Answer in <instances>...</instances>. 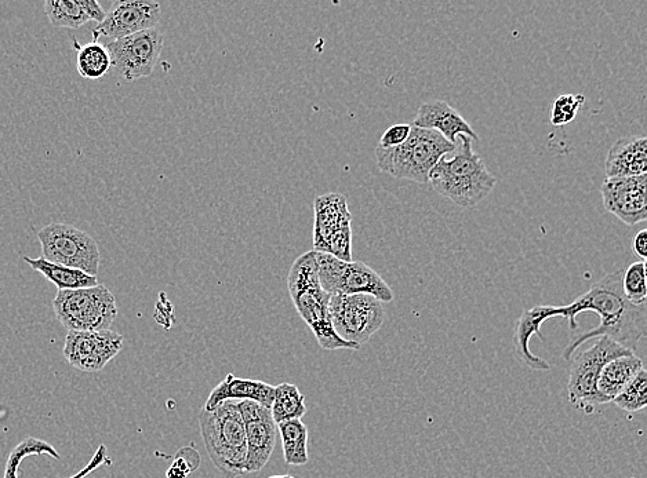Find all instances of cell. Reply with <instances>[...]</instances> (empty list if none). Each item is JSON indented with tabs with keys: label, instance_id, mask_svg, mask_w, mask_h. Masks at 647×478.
Segmentation results:
<instances>
[{
	"label": "cell",
	"instance_id": "obj_30",
	"mask_svg": "<svg viewBox=\"0 0 647 478\" xmlns=\"http://www.w3.org/2000/svg\"><path fill=\"white\" fill-rule=\"evenodd\" d=\"M584 102L585 97L581 94H563L556 98L552 108V126L561 127L572 123Z\"/></svg>",
	"mask_w": 647,
	"mask_h": 478
},
{
	"label": "cell",
	"instance_id": "obj_29",
	"mask_svg": "<svg viewBox=\"0 0 647 478\" xmlns=\"http://www.w3.org/2000/svg\"><path fill=\"white\" fill-rule=\"evenodd\" d=\"M620 410L627 412H639L646 408L647 404V371L642 370L623 390L619 396L612 401Z\"/></svg>",
	"mask_w": 647,
	"mask_h": 478
},
{
	"label": "cell",
	"instance_id": "obj_1",
	"mask_svg": "<svg viewBox=\"0 0 647 478\" xmlns=\"http://www.w3.org/2000/svg\"><path fill=\"white\" fill-rule=\"evenodd\" d=\"M623 270L609 273L570 305L561 306V317L569 321L570 331L579 328L576 317L583 312H594L601 319L598 327L577 335L563 350V359L570 361L585 342L607 337L632 350L646 335L647 312L645 306H635L625 299L621 288Z\"/></svg>",
	"mask_w": 647,
	"mask_h": 478
},
{
	"label": "cell",
	"instance_id": "obj_11",
	"mask_svg": "<svg viewBox=\"0 0 647 478\" xmlns=\"http://www.w3.org/2000/svg\"><path fill=\"white\" fill-rule=\"evenodd\" d=\"M314 251L352 261V215L341 193H326L314 202Z\"/></svg>",
	"mask_w": 647,
	"mask_h": 478
},
{
	"label": "cell",
	"instance_id": "obj_21",
	"mask_svg": "<svg viewBox=\"0 0 647 478\" xmlns=\"http://www.w3.org/2000/svg\"><path fill=\"white\" fill-rule=\"evenodd\" d=\"M31 455H49L54 459L61 458L56 448L47 443V441L35 439V437H28V439L21 441V443L14 448L9 458H7L3 478H18V467H20L21 462H23L27 456ZM107 462V447H105V445H100V447L97 448L96 454H94L93 458L90 459V462L87 463L85 469H82L81 472L76 473L75 476L69 478H85L90 476L94 470H97L98 467L105 465Z\"/></svg>",
	"mask_w": 647,
	"mask_h": 478
},
{
	"label": "cell",
	"instance_id": "obj_14",
	"mask_svg": "<svg viewBox=\"0 0 647 478\" xmlns=\"http://www.w3.org/2000/svg\"><path fill=\"white\" fill-rule=\"evenodd\" d=\"M161 16V5L152 0L115 2L109 12L105 13L103 23L94 28V42H98L100 36L116 40L154 29L161 21Z\"/></svg>",
	"mask_w": 647,
	"mask_h": 478
},
{
	"label": "cell",
	"instance_id": "obj_2",
	"mask_svg": "<svg viewBox=\"0 0 647 478\" xmlns=\"http://www.w3.org/2000/svg\"><path fill=\"white\" fill-rule=\"evenodd\" d=\"M453 155L443 156L428 178L439 195L452 200L457 206L470 209L492 193L496 178L486 169L481 156L472 149L471 138L459 135Z\"/></svg>",
	"mask_w": 647,
	"mask_h": 478
},
{
	"label": "cell",
	"instance_id": "obj_17",
	"mask_svg": "<svg viewBox=\"0 0 647 478\" xmlns=\"http://www.w3.org/2000/svg\"><path fill=\"white\" fill-rule=\"evenodd\" d=\"M558 316H561V306L541 305L525 310L519 317L514 332V355L523 366L533 371L550 370L548 361L530 352L529 342L534 334L539 335L541 341H545L544 335L540 332L541 326L544 321Z\"/></svg>",
	"mask_w": 647,
	"mask_h": 478
},
{
	"label": "cell",
	"instance_id": "obj_27",
	"mask_svg": "<svg viewBox=\"0 0 647 478\" xmlns=\"http://www.w3.org/2000/svg\"><path fill=\"white\" fill-rule=\"evenodd\" d=\"M43 9L57 28H81L90 21L82 0H46Z\"/></svg>",
	"mask_w": 647,
	"mask_h": 478
},
{
	"label": "cell",
	"instance_id": "obj_5",
	"mask_svg": "<svg viewBox=\"0 0 647 478\" xmlns=\"http://www.w3.org/2000/svg\"><path fill=\"white\" fill-rule=\"evenodd\" d=\"M456 149L438 131L412 126L405 144L396 148H376L378 169L399 180L428 184L432 169Z\"/></svg>",
	"mask_w": 647,
	"mask_h": 478
},
{
	"label": "cell",
	"instance_id": "obj_12",
	"mask_svg": "<svg viewBox=\"0 0 647 478\" xmlns=\"http://www.w3.org/2000/svg\"><path fill=\"white\" fill-rule=\"evenodd\" d=\"M112 68L125 82H136L154 72L161 58L163 35L158 28L138 32L126 38L109 40L107 45Z\"/></svg>",
	"mask_w": 647,
	"mask_h": 478
},
{
	"label": "cell",
	"instance_id": "obj_9",
	"mask_svg": "<svg viewBox=\"0 0 647 478\" xmlns=\"http://www.w3.org/2000/svg\"><path fill=\"white\" fill-rule=\"evenodd\" d=\"M632 350L624 348L607 337L598 338L591 348L584 350L577 356H573L570 364L569 383H567V394L569 403L577 410L595 407L602 404L599 397L598 385L599 375L609 361L617 357L631 355Z\"/></svg>",
	"mask_w": 647,
	"mask_h": 478
},
{
	"label": "cell",
	"instance_id": "obj_4",
	"mask_svg": "<svg viewBox=\"0 0 647 478\" xmlns=\"http://www.w3.org/2000/svg\"><path fill=\"white\" fill-rule=\"evenodd\" d=\"M199 426L213 465L227 478L246 474V430L239 401H224L212 411L202 410Z\"/></svg>",
	"mask_w": 647,
	"mask_h": 478
},
{
	"label": "cell",
	"instance_id": "obj_3",
	"mask_svg": "<svg viewBox=\"0 0 647 478\" xmlns=\"http://www.w3.org/2000/svg\"><path fill=\"white\" fill-rule=\"evenodd\" d=\"M287 288L298 315L314 332L319 346L325 350H358L361 346L344 341L336 334L330 320V297L323 291L318 276L315 251H308L294 261L287 276Z\"/></svg>",
	"mask_w": 647,
	"mask_h": 478
},
{
	"label": "cell",
	"instance_id": "obj_20",
	"mask_svg": "<svg viewBox=\"0 0 647 478\" xmlns=\"http://www.w3.org/2000/svg\"><path fill=\"white\" fill-rule=\"evenodd\" d=\"M275 386L257 379L236 378L234 374H228L223 382L218 383L210 393L203 410L212 411L218 404L224 401H254L271 408L274 401Z\"/></svg>",
	"mask_w": 647,
	"mask_h": 478
},
{
	"label": "cell",
	"instance_id": "obj_32",
	"mask_svg": "<svg viewBox=\"0 0 647 478\" xmlns=\"http://www.w3.org/2000/svg\"><path fill=\"white\" fill-rule=\"evenodd\" d=\"M632 251H634V254L636 257H639L642 259V261H645L647 257V231L646 229H642V231L636 232V235L632 237V243H631Z\"/></svg>",
	"mask_w": 647,
	"mask_h": 478
},
{
	"label": "cell",
	"instance_id": "obj_26",
	"mask_svg": "<svg viewBox=\"0 0 647 478\" xmlns=\"http://www.w3.org/2000/svg\"><path fill=\"white\" fill-rule=\"evenodd\" d=\"M78 47V57H76V68L82 78L89 80H98L104 78L112 68L111 56H109L107 47L98 42H90L87 45Z\"/></svg>",
	"mask_w": 647,
	"mask_h": 478
},
{
	"label": "cell",
	"instance_id": "obj_16",
	"mask_svg": "<svg viewBox=\"0 0 647 478\" xmlns=\"http://www.w3.org/2000/svg\"><path fill=\"white\" fill-rule=\"evenodd\" d=\"M647 174L636 177L609 178L603 182L605 209L625 225H638L647 220Z\"/></svg>",
	"mask_w": 647,
	"mask_h": 478
},
{
	"label": "cell",
	"instance_id": "obj_19",
	"mask_svg": "<svg viewBox=\"0 0 647 478\" xmlns=\"http://www.w3.org/2000/svg\"><path fill=\"white\" fill-rule=\"evenodd\" d=\"M605 173L607 180L647 174L645 135H630L614 142L613 147L607 152Z\"/></svg>",
	"mask_w": 647,
	"mask_h": 478
},
{
	"label": "cell",
	"instance_id": "obj_33",
	"mask_svg": "<svg viewBox=\"0 0 647 478\" xmlns=\"http://www.w3.org/2000/svg\"><path fill=\"white\" fill-rule=\"evenodd\" d=\"M167 478H187L188 474L181 472L180 469H177V467H170L169 470H167L166 473Z\"/></svg>",
	"mask_w": 647,
	"mask_h": 478
},
{
	"label": "cell",
	"instance_id": "obj_24",
	"mask_svg": "<svg viewBox=\"0 0 647 478\" xmlns=\"http://www.w3.org/2000/svg\"><path fill=\"white\" fill-rule=\"evenodd\" d=\"M278 432L281 434L283 458L290 466L307 465L308 455V428L301 419H293L279 423Z\"/></svg>",
	"mask_w": 647,
	"mask_h": 478
},
{
	"label": "cell",
	"instance_id": "obj_13",
	"mask_svg": "<svg viewBox=\"0 0 647 478\" xmlns=\"http://www.w3.org/2000/svg\"><path fill=\"white\" fill-rule=\"evenodd\" d=\"M125 344L115 331H68L65 337L64 357L76 370L98 372L121 353Z\"/></svg>",
	"mask_w": 647,
	"mask_h": 478
},
{
	"label": "cell",
	"instance_id": "obj_22",
	"mask_svg": "<svg viewBox=\"0 0 647 478\" xmlns=\"http://www.w3.org/2000/svg\"><path fill=\"white\" fill-rule=\"evenodd\" d=\"M642 370H645V364L635 353L609 361L603 367L598 385H596L602 404L612 403L619 396L621 390Z\"/></svg>",
	"mask_w": 647,
	"mask_h": 478
},
{
	"label": "cell",
	"instance_id": "obj_6",
	"mask_svg": "<svg viewBox=\"0 0 647 478\" xmlns=\"http://www.w3.org/2000/svg\"><path fill=\"white\" fill-rule=\"evenodd\" d=\"M53 309L67 331H108L118 317L116 298L104 284L57 291Z\"/></svg>",
	"mask_w": 647,
	"mask_h": 478
},
{
	"label": "cell",
	"instance_id": "obj_8",
	"mask_svg": "<svg viewBox=\"0 0 647 478\" xmlns=\"http://www.w3.org/2000/svg\"><path fill=\"white\" fill-rule=\"evenodd\" d=\"M42 257L53 264L82 270L90 276L100 270V248L92 236L68 224L53 222L38 233Z\"/></svg>",
	"mask_w": 647,
	"mask_h": 478
},
{
	"label": "cell",
	"instance_id": "obj_34",
	"mask_svg": "<svg viewBox=\"0 0 647 478\" xmlns=\"http://www.w3.org/2000/svg\"><path fill=\"white\" fill-rule=\"evenodd\" d=\"M268 478H294V477H292V476H272V477H268Z\"/></svg>",
	"mask_w": 647,
	"mask_h": 478
},
{
	"label": "cell",
	"instance_id": "obj_31",
	"mask_svg": "<svg viewBox=\"0 0 647 478\" xmlns=\"http://www.w3.org/2000/svg\"><path fill=\"white\" fill-rule=\"evenodd\" d=\"M410 130H412V126H410V124H394V126H391L390 129L385 131L383 137L380 138V144H378V147L390 149L405 144L407 138H409Z\"/></svg>",
	"mask_w": 647,
	"mask_h": 478
},
{
	"label": "cell",
	"instance_id": "obj_25",
	"mask_svg": "<svg viewBox=\"0 0 647 478\" xmlns=\"http://www.w3.org/2000/svg\"><path fill=\"white\" fill-rule=\"evenodd\" d=\"M271 414L276 425L303 418L307 414L304 394L293 383H281L275 386Z\"/></svg>",
	"mask_w": 647,
	"mask_h": 478
},
{
	"label": "cell",
	"instance_id": "obj_23",
	"mask_svg": "<svg viewBox=\"0 0 647 478\" xmlns=\"http://www.w3.org/2000/svg\"><path fill=\"white\" fill-rule=\"evenodd\" d=\"M24 261L36 272L46 277L49 282H52L58 288V291L79 290V288L94 287L98 284L96 276L87 275L82 270L53 264V262L46 261L43 258L24 257Z\"/></svg>",
	"mask_w": 647,
	"mask_h": 478
},
{
	"label": "cell",
	"instance_id": "obj_28",
	"mask_svg": "<svg viewBox=\"0 0 647 478\" xmlns=\"http://www.w3.org/2000/svg\"><path fill=\"white\" fill-rule=\"evenodd\" d=\"M621 288L623 294L630 304L645 306L647 299L646 287V262L636 261L623 270L621 277Z\"/></svg>",
	"mask_w": 647,
	"mask_h": 478
},
{
	"label": "cell",
	"instance_id": "obj_18",
	"mask_svg": "<svg viewBox=\"0 0 647 478\" xmlns=\"http://www.w3.org/2000/svg\"><path fill=\"white\" fill-rule=\"evenodd\" d=\"M413 126L425 130L438 131L450 144H457L459 135H467L471 140L479 141L478 134L457 109L442 100L428 101L420 105Z\"/></svg>",
	"mask_w": 647,
	"mask_h": 478
},
{
	"label": "cell",
	"instance_id": "obj_7",
	"mask_svg": "<svg viewBox=\"0 0 647 478\" xmlns=\"http://www.w3.org/2000/svg\"><path fill=\"white\" fill-rule=\"evenodd\" d=\"M319 283L329 295H373L380 302L394 301V291L376 270L363 262H345L315 251Z\"/></svg>",
	"mask_w": 647,
	"mask_h": 478
},
{
	"label": "cell",
	"instance_id": "obj_10",
	"mask_svg": "<svg viewBox=\"0 0 647 478\" xmlns=\"http://www.w3.org/2000/svg\"><path fill=\"white\" fill-rule=\"evenodd\" d=\"M329 313L338 337L359 346L367 344L385 320L383 302L369 294L332 295Z\"/></svg>",
	"mask_w": 647,
	"mask_h": 478
},
{
	"label": "cell",
	"instance_id": "obj_15",
	"mask_svg": "<svg viewBox=\"0 0 647 478\" xmlns=\"http://www.w3.org/2000/svg\"><path fill=\"white\" fill-rule=\"evenodd\" d=\"M239 408L246 430L245 473H258L270 462L278 437V425L272 418L271 408L254 401H239Z\"/></svg>",
	"mask_w": 647,
	"mask_h": 478
}]
</instances>
